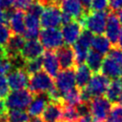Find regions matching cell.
Returning a JSON list of instances; mask_svg holds the SVG:
<instances>
[{"mask_svg":"<svg viewBox=\"0 0 122 122\" xmlns=\"http://www.w3.org/2000/svg\"><path fill=\"white\" fill-rule=\"evenodd\" d=\"M118 103L122 105V92H121V94H120V97H119V100H118Z\"/></svg>","mask_w":122,"mask_h":122,"instance_id":"cell-47","label":"cell"},{"mask_svg":"<svg viewBox=\"0 0 122 122\" xmlns=\"http://www.w3.org/2000/svg\"><path fill=\"white\" fill-rule=\"evenodd\" d=\"M25 38L20 34H12L5 46L6 55L10 58L17 57L21 54V51L25 45Z\"/></svg>","mask_w":122,"mask_h":122,"instance_id":"cell-21","label":"cell"},{"mask_svg":"<svg viewBox=\"0 0 122 122\" xmlns=\"http://www.w3.org/2000/svg\"><path fill=\"white\" fill-rule=\"evenodd\" d=\"M39 1H40V2H41V3H43V2H44V1H45V0H39Z\"/></svg>","mask_w":122,"mask_h":122,"instance_id":"cell-48","label":"cell"},{"mask_svg":"<svg viewBox=\"0 0 122 122\" xmlns=\"http://www.w3.org/2000/svg\"><path fill=\"white\" fill-rule=\"evenodd\" d=\"M25 26L26 30L24 32V38L27 40L36 39L40 32V17L31 13L27 12L25 14Z\"/></svg>","mask_w":122,"mask_h":122,"instance_id":"cell-17","label":"cell"},{"mask_svg":"<svg viewBox=\"0 0 122 122\" xmlns=\"http://www.w3.org/2000/svg\"><path fill=\"white\" fill-rule=\"evenodd\" d=\"M82 31H83V25L81 24L80 21L71 20V22L63 25L61 33L65 44L69 46L73 45L76 42V40L79 38Z\"/></svg>","mask_w":122,"mask_h":122,"instance_id":"cell-10","label":"cell"},{"mask_svg":"<svg viewBox=\"0 0 122 122\" xmlns=\"http://www.w3.org/2000/svg\"><path fill=\"white\" fill-rule=\"evenodd\" d=\"M92 48L93 51L104 55L110 51V50L112 49V44L106 36H104L103 34H99L93 36L92 41Z\"/></svg>","mask_w":122,"mask_h":122,"instance_id":"cell-25","label":"cell"},{"mask_svg":"<svg viewBox=\"0 0 122 122\" xmlns=\"http://www.w3.org/2000/svg\"><path fill=\"white\" fill-rule=\"evenodd\" d=\"M11 30L9 26H7L5 23L0 24V46L4 47L9 42L10 36H11Z\"/></svg>","mask_w":122,"mask_h":122,"instance_id":"cell-33","label":"cell"},{"mask_svg":"<svg viewBox=\"0 0 122 122\" xmlns=\"http://www.w3.org/2000/svg\"><path fill=\"white\" fill-rule=\"evenodd\" d=\"M62 106L61 103L49 101L42 113V119L45 122H61Z\"/></svg>","mask_w":122,"mask_h":122,"instance_id":"cell-20","label":"cell"},{"mask_svg":"<svg viewBox=\"0 0 122 122\" xmlns=\"http://www.w3.org/2000/svg\"><path fill=\"white\" fill-rule=\"evenodd\" d=\"M92 77V71L85 64L77 66L75 70V83L78 89H84Z\"/></svg>","mask_w":122,"mask_h":122,"instance_id":"cell-24","label":"cell"},{"mask_svg":"<svg viewBox=\"0 0 122 122\" xmlns=\"http://www.w3.org/2000/svg\"><path fill=\"white\" fill-rule=\"evenodd\" d=\"M62 25V12L58 6L49 5L44 8L40 16V26L43 29L58 28Z\"/></svg>","mask_w":122,"mask_h":122,"instance_id":"cell-7","label":"cell"},{"mask_svg":"<svg viewBox=\"0 0 122 122\" xmlns=\"http://www.w3.org/2000/svg\"><path fill=\"white\" fill-rule=\"evenodd\" d=\"M6 21H8V17H7V11L3 10L0 9V24L1 23H5Z\"/></svg>","mask_w":122,"mask_h":122,"instance_id":"cell-41","label":"cell"},{"mask_svg":"<svg viewBox=\"0 0 122 122\" xmlns=\"http://www.w3.org/2000/svg\"><path fill=\"white\" fill-rule=\"evenodd\" d=\"M92 1V0H80V2H81V4H82V6L84 7V9H85V10H86L87 12H88V11H90V10H91Z\"/></svg>","mask_w":122,"mask_h":122,"instance_id":"cell-39","label":"cell"},{"mask_svg":"<svg viewBox=\"0 0 122 122\" xmlns=\"http://www.w3.org/2000/svg\"><path fill=\"white\" fill-rule=\"evenodd\" d=\"M109 83L110 80L107 76L100 72H94V74L92 75L88 85L85 87V90L92 97L102 96L104 93H106Z\"/></svg>","mask_w":122,"mask_h":122,"instance_id":"cell-8","label":"cell"},{"mask_svg":"<svg viewBox=\"0 0 122 122\" xmlns=\"http://www.w3.org/2000/svg\"><path fill=\"white\" fill-rule=\"evenodd\" d=\"M108 12L105 11H88L80 21L85 30L95 35L103 34L106 29Z\"/></svg>","mask_w":122,"mask_h":122,"instance_id":"cell-2","label":"cell"},{"mask_svg":"<svg viewBox=\"0 0 122 122\" xmlns=\"http://www.w3.org/2000/svg\"><path fill=\"white\" fill-rule=\"evenodd\" d=\"M121 30H122L121 24L115 12H112V11L108 12L105 33H106V37L110 40L111 44H112L113 47H116Z\"/></svg>","mask_w":122,"mask_h":122,"instance_id":"cell-12","label":"cell"},{"mask_svg":"<svg viewBox=\"0 0 122 122\" xmlns=\"http://www.w3.org/2000/svg\"><path fill=\"white\" fill-rule=\"evenodd\" d=\"M35 0H14L13 2V7L17 10L21 11H27L30 7L33 4Z\"/></svg>","mask_w":122,"mask_h":122,"instance_id":"cell-35","label":"cell"},{"mask_svg":"<svg viewBox=\"0 0 122 122\" xmlns=\"http://www.w3.org/2000/svg\"><path fill=\"white\" fill-rule=\"evenodd\" d=\"M100 71L108 78L114 79L122 77V68L120 63L109 54H107L106 57H104Z\"/></svg>","mask_w":122,"mask_h":122,"instance_id":"cell-15","label":"cell"},{"mask_svg":"<svg viewBox=\"0 0 122 122\" xmlns=\"http://www.w3.org/2000/svg\"><path fill=\"white\" fill-rule=\"evenodd\" d=\"M43 70L51 77H55L59 72V61L56 53L53 51H47L42 56Z\"/></svg>","mask_w":122,"mask_h":122,"instance_id":"cell-19","label":"cell"},{"mask_svg":"<svg viewBox=\"0 0 122 122\" xmlns=\"http://www.w3.org/2000/svg\"><path fill=\"white\" fill-rule=\"evenodd\" d=\"M75 85V71L73 69L62 70L55 76L54 86L61 94L73 89Z\"/></svg>","mask_w":122,"mask_h":122,"instance_id":"cell-9","label":"cell"},{"mask_svg":"<svg viewBox=\"0 0 122 122\" xmlns=\"http://www.w3.org/2000/svg\"><path fill=\"white\" fill-rule=\"evenodd\" d=\"M82 102L81 90L78 88H73L62 94V104L70 106H77Z\"/></svg>","mask_w":122,"mask_h":122,"instance_id":"cell-27","label":"cell"},{"mask_svg":"<svg viewBox=\"0 0 122 122\" xmlns=\"http://www.w3.org/2000/svg\"><path fill=\"white\" fill-rule=\"evenodd\" d=\"M104 60V55L101 53L92 50L89 51L87 58H86V65L89 67V69L93 72H99L101 70V66Z\"/></svg>","mask_w":122,"mask_h":122,"instance_id":"cell-26","label":"cell"},{"mask_svg":"<svg viewBox=\"0 0 122 122\" xmlns=\"http://www.w3.org/2000/svg\"><path fill=\"white\" fill-rule=\"evenodd\" d=\"M59 8L62 10L63 13L68 14L72 20L81 21L87 13L80 0H62Z\"/></svg>","mask_w":122,"mask_h":122,"instance_id":"cell-13","label":"cell"},{"mask_svg":"<svg viewBox=\"0 0 122 122\" xmlns=\"http://www.w3.org/2000/svg\"><path fill=\"white\" fill-rule=\"evenodd\" d=\"M56 55L62 70L72 69L76 65L73 49L69 45L60 47L56 51Z\"/></svg>","mask_w":122,"mask_h":122,"instance_id":"cell-18","label":"cell"},{"mask_svg":"<svg viewBox=\"0 0 122 122\" xmlns=\"http://www.w3.org/2000/svg\"><path fill=\"white\" fill-rule=\"evenodd\" d=\"M38 37L43 47L48 51L58 50L64 44L61 30H59L57 28L42 29L39 32Z\"/></svg>","mask_w":122,"mask_h":122,"instance_id":"cell-6","label":"cell"},{"mask_svg":"<svg viewBox=\"0 0 122 122\" xmlns=\"http://www.w3.org/2000/svg\"><path fill=\"white\" fill-rule=\"evenodd\" d=\"M118 19H119V22H120V24H121V26H122V10H119V13H118Z\"/></svg>","mask_w":122,"mask_h":122,"instance_id":"cell-46","label":"cell"},{"mask_svg":"<svg viewBox=\"0 0 122 122\" xmlns=\"http://www.w3.org/2000/svg\"><path fill=\"white\" fill-rule=\"evenodd\" d=\"M116 47H118L120 50H122V30H121V32H120V35H119V38H118Z\"/></svg>","mask_w":122,"mask_h":122,"instance_id":"cell-43","label":"cell"},{"mask_svg":"<svg viewBox=\"0 0 122 122\" xmlns=\"http://www.w3.org/2000/svg\"><path fill=\"white\" fill-rule=\"evenodd\" d=\"M80 116L76 107L70 105L62 106V122H79Z\"/></svg>","mask_w":122,"mask_h":122,"instance_id":"cell-28","label":"cell"},{"mask_svg":"<svg viewBox=\"0 0 122 122\" xmlns=\"http://www.w3.org/2000/svg\"><path fill=\"white\" fill-rule=\"evenodd\" d=\"M29 74L24 68H15L8 74L7 81L10 90L17 91L23 90L29 85Z\"/></svg>","mask_w":122,"mask_h":122,"instance_id":"cell-11","label":"cell"},{"mask_svg":"<svg viewBox=\"0 0 122 122\" xmlns=\"http://www.w3.org/2000/svg\"><path fill=\"white\" fill-rule=\"evenodd\" d=\"M33 96L30 90L12 91L6 97V107L8 110H25L30 106Z\"/></svg>","mask_w":122,"mask_h":122,"instance_id":"cell-3","label":"cell"},{"mask_svg":"<svg viewBox=\"0 0 122 122\" xmlns=\"http://www.w3.org/2000/svg\"><path fill=\"white\" fill-rule=\"evenodd\" d=\"M7 17L10 24V29L13 34H24L26 26H25V13L21 10L7 11Z\"/></svg>","mask_w":122,"mask_h":122,"instance_id":"cell-16","label":"cell"},{"mask_svg":"<svg viewBox=\"0 0 122 122\" xmlns=\"http://www.w3.org/2000/svg\"><path fill=\"white\" fill-rule=\"evenodd\" d=\"M9 91H10V87L8 85L7 78L5 77V75L0 74V99L6 98L7 95L9 94Z\"/></svg>","mask_w":122,"mask_h":122,"instance_id":"cell-36","label":"cell"},{"mask_svg":"<svg viewBox=\"0 0 122 122\" xmlns=\"http://www.w3.org/2000/svg\"><path fill=\"white\" fill-rule=\"evenodd\" d=\"M49 98L47 94H37L33 96V99L31 100L30 106L28 107V113L29 115H31L32 117L34 116H39L43 113L48 102Z\"/></svg>","mask_w":122,"mask_h":122,"instance_id":"cell-22","label":"cell"},{"mask_svg":"<svg viewBox=\"0 0 122 122\" xmlns=\"http://www.w3.org/2000/svg\"><path fill=\"white\" fill-rule=\"evenodd\" d=\"M61 122H62V121H61Z\"/></svg>","mask_w":122,"mask_h":122,"instance_id":"cell-49","label":"cell"},{"mask_svg":"<svg viewBox=\"0 0 122 122\" xmlns=\"http://www.w3.org/2000/svg\"><path fill=\"white\" fill-rule=\"evenodd\" d=\"M109 8V0H92L91 5L92 11H105Z\"/></svg>","mask_w":122,"mask_h":122,"instance_id":"cell-34","label":"cell"},{"mask_svg":"<svg viewBox=\"0 0 122 122\" xmlns=\"http://www.w3.org/2000/svg\"><path fill=\"white\" fill-rule=\"evenodd\" d=\"M112 108V102L104 96L92 97L90 101L91 115L93 122H106Z\"/></svg>","mask_w":122,"mask_h":122,"instance_id":"cell-5","label":"cell"},{"mask_svg":"<svg viewBox=\"0 0 122 122\" xmlns=\"http://www.w3.org/2000/svg\"><path fill=\"white\" fill-rule=\"evenodd\" d=\"M8 122H29V113L24 110H9L7 112Z\"/></svg>","mask_w":122,"mask_h":122,"instance_id":"cell-29","label":"cell"},{"mask_svg":"<svg viewBox=\"0 0 122 122\" xmlns=\"http://www.w3.org/2000/svg\"><path fill=\"white\" fill-rule=\"evenodd\" d=\"M121 92H122V77L114 78L112 81H110L106 91V97L112 103H118Z\"/></svg>","mask_w":122,"mask_h":122,"instance_id":"cell-23","label":"cell"},{"mask_svg":"<svg viewBox=\"0 0 122 122\" xmlns=\"http://www.w3.org/2000/svg\"><path fill=\"white\" fill-rule=\"evenodd\" d=\"M14 0H0V9L3 10H8L13 6Z\"/></svg>","mask_w":122,"mask_h":122,"instance_id":"cell-38","label":"cell"},{"mask_svg":"<svg viewBox=\"0 0 122 122\" xmlns=\"http://www.w3.org/2000/svg\"><path fill=\"white\" fill-rule=\"evenodd\" d=\"M44 54V47L41 42L37 39L28 40L25 42V45L21 51V57L24 61L32 60L39 58Z\"/></svg>","mask_w":122,"mask_h":122,"instance_id":"cell-14","label":"cell"},{"mask_svg":"<svg viewBox=\"0 0 122 122\" xmlns=\"http://www.w3.org/2000/svg\"><path fill=\"white\" fill-rule=\"evenodd\" d=\"M24 70L28 72V74H33L39 71L42 70L43 68V63H42V57L39 58H35L32 60H28L25 61L24 64Z\"/></svg>","mask_w":122,"mask_h":122,"instance_id":"cell-30","label":"cell"},{"mask_svg":"<svg viewBox=\"0 0 122 122\" xmlns=\"http://www.w3.org/2000/svg\"><path fill=\"white\" fill-rule=\"evenodd\" d=\"M109 9L115 12L122 10V0H109Z\"/></svg>","mask_w":122,"mask_h":122,"instance_id":"cell-37","label":"cell"},{"mask_svg":"<svg viewBox=\"0 0 122 122\" xmlns=\"http://www.w3.org/2000/svg\"><path fill=\"white\" fill-rule=\"evenodd\" d=\"M7 107H6V103L3 99H0V115L1 114H5L7 113Z\"/></svg>","mask_w":122,"mask_h":122,"instance_id":"cell-40","label":"cell"},{"mask_svg":"<svg viewBox=\"0 0 122 122\" xmlns=\"http://www.w3.org/2000/svg\"><path fill=\"white\" fill-rule=\"evenodd\" d=\"M93 35L91 31L87 30H83L79 38L73 44V51L75 55V64L76 66L84 64L86 61L87 55L90 51V47L92 46Z\"/></svg>","mask_w":122,"mask_h":122,"instance_id":"cell-4","label":"cell"},{"mask_svg":"<svg viewBox=\"0 0 122 122\" xmlns=\"http://www.w3.org/2000/svg\"><path fill=\"white\" fill-rule=\"evenodd\" d=\"M79 122H93V121H92V115L91 114H88V115L81 116L80 119H79Z\"/></svg>","mask_w":122,"mask_h":122,"instance_id":"cell-42","label":"cell"},{"mask_svg":"<svg viewBox=\"0 0 122 122\" xmlns=\"http://www.w3.org/2000/svg\"><path fill=\"white\" fill-rule=\"evenodd\" d=\"M29 88L33 95H37L48 94L51 90L55 88V86L52 77L44 70H41L30 75Z\"/></svg>","mask_w":122,"mask_h":122,"instance_id":"cell-1","label":"cell"},{"mask_svg":"<svg viewBox=\"0 0 122 122\" xmlns=\"http://www.w3.org/2000/svg\"><path fill=\"white\" fill-rule=\"evenodd\" d=\"M29 122H45L41 117H39V116H34V117H32L31 119H30V121Z\"/></svg>","mask_w":122,"mask_h":122,"instance_id":"cell-44","label":"cell"},{"mask_svg":"<svg viewBox=\"0 0 122 122\" xmlns=\"http://www.w3.org/2000/svg\"><path fill=\"white\" fill-rule=\"evenodd\" d=\"M6 56V51H5V48L0 46V58Z\"/></svg>","mask_w":122,"mask_h":122,"instance_id":"cell-45","label":"cell"},{"mask_svg":"<svg viewBox=\"0 0 122 122\" xmlns=\"http://www.w3.org/2000/svg\"><path fill=\"white\" fill-rule=\"evenodd\" d=\"M14 69L13 62L11 58L8 57L7 55L0 58V74L1 75H8L12 70Z\"/></svg>","mask_w":122,"mask_h":122,"instance_id":"cell-32","label":"cell"},{"mask_svg":"<svg viewBox=\"0 0 122 122\" xmlns=\"http://www.w3.org/2000/svg\"><path fill=\"white\" fill-rule=\"evenodd\" d=\"M106 122H122V105L121 104L114 103V105L110 110Z\"/></svg>","mask_w":122,"mask_h":122,"instance_id":"cell-31","label":"cell"}]
</instances>
